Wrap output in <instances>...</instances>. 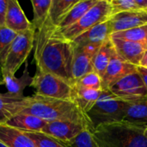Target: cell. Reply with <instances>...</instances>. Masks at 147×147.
<instances>
[{
  "mask_svg": "<svg viewBox=\"0 0 147 147\" xmlns=\"http://www.w3.org/2000/svg\"><path fill=\"white\" fill-rule=\"evenodd\" d=\"M97 2L98 0H79L68 12V14L64 17V19L60 22L58 28L59 29H64L75 24Z\"/></svg>",
  "mask_w": 147,
  "mask_h": 147,
  "instance_id": "22",
  "label": "cell"
},
{
  "mask_svg": "<svg viewBox=\"0 0 147 147\" xmlns=\"http://www.w3.org/2000/svg\"><path fill=\"white\" fill-rule=\"evenodd\" d=\"M3 84L7 89V93L9 95L23 99L25 96L23 95V91L26 87L30 86L33 78L30 76L28 71V63H25V67L21 78H17L15 75L10 74L6 71H2Z\"/></svg>",
  "mask_w": 147,
  "mask_h": 147,
  "instance_id": "16",
  "label": "cell"
},
{
  "mask_svg": "<svg viewBox=\"0 0 147 147\" xmlns=\"http://www.w3.org/2000/svg\"><path fill=\"white\" fill-rule=\"evenodd\" d=\"M138 71V66L121 59L115 54L109 62V65L102 78V90H108L112 85L121 78Z\"/></svg>",
  "mask_w": 147,
  "mask_h": 147,
  "instance_id": "11",
  "label": "cell"
},
{
  "mask_svg": "<svg viewBox=\"0 0 147 147\" xmlns=\"http://www.w3.org/2000/svg\"><path fill=\"white\" fill-rule=\"evenodd\" d=\"M2 84H1V83H0V85H2Z\"/></svg>",
  "mask_w": 147,
  "mask_h": 147,
  "instance_id": "39",
  "label": "cell"
},
{
  "mask_svg": "<svg viewBox=\"0 0 147 147\" xmlns=\"http://www.w3.org/2000/svg\"><path fill=\"white\" fill-rule=\"evenodd\" d=\"M115 54L116 52L114 44L111 40V37H109L102 44L99 50L93 58V71L102 78L109 65L110 60Z\"/></svg>",
  "mask_w": 147,
  "mask_h": 147,
  "instance_id": "20",
  "label": "cell"
},
{
  "mask_svg": "<svg viewBox=\"0 0 147 147\" xmlns=\"http://www.w3.org/2000/svg\"><path fill=\"white\" fill-rule=\"evenodd\" d=\"M79 0H52L48 17L53 24L59 26L60 22Z\"/></svg>",
  "mask_w": 147,
  "mask_h": 147,
  "instance_id": "24",
  "label": "cell"
},
{
  "mask_svg": "<svg viewBox=\"0 0 147 147\" xmlns=\"http://www.w3.org/2000/svg\"><path fill=\"white\" fill-rule=\"evenodd\" d=\"M34 59L37 69L56 75L70 84H74L72 60L74 44L66 39L49 19L35 29Z\"/></svg>",
  "mask_w": 147,
  "mask_h": 147,
  "instance_id": "1",
  "label": "cell"
},
{
  "mask_svg": "<svg viewBox=\"0 0 147 147\" xmlns=\"http://www.w3.org/2000/svg\"><path fill=\"white\" fill-rule=\"evenodd\" d=\"M139 66L147 69V51L145 53V54H144V56H143V58H142Z\"/></svg>",
  "mask_w": 147,
  "mask_h": 147,
  "instance_id": "35",
  "label": "cell"
},
{
  "mask_svg": "<svg viewBox=\"0 0 147 147\" xmlns=\"http://www.w3.org/2000/svg\"><path fill=\"white\" fill-rule=\"evenodd\" d=\"M73 84L77 86L90 90H102V78L94 71H91L81 78L76 80Z\"/></svg>",
  "mask_w": 147,
  "mask_h": 147,
  "instance_id": "28",
  "label": "cell"
},
{
  "mask_svg": "<svg viewBox=\"0 0 147 147\" xmlns=\"http://www.w3.org/2000/svg\"><path fill=\"white\" fill-rule=\"evenodd\" d=\"M22 99L9 93H0V125L5 124L14 115L20 113Z\"/></svg>",
  "mask_w": 147,
  "mask_h": 147,
  "instance_id": "23",
  "label": "cell"
},
{
  "mask_svg": "<svg viewBox=\"0 0 147 147\" xmlns=\"http://www.w3.org/2000/svg\"><path fill=\"white\" fill-rule=\"evenodd\" d=\"M138 71L141 75V78L143 79V82H144V84H145V85H146V87L147 89V73L146 71H144L143 69L141 67H140V66H138Z\"/></svg>",
  "mask_w": 147,
  "mask_h": 147,
  "instance_id": "34",
  "label": "cell"
},
{
  "mask_svg": "<svg viewBox=\"0 0 147 147\" xmlns=\"http://www.w3.org/2000/svg\"><path fill=\"white\" fill-rule=\"evenodd\" d=\"M128 102L117 97L109 90H102L93 108L86 114L93 130L101 125L124 121Z\"/></svg>",
  "mask_w": 147,
  "mask_h": 147,
  "instance_id": "4",
  "label": "cell"
},
{
  "mask_svg": "<svg viewBox=\"0 0 147 147\" xmlns=\"http://www.w3.org/2000/svg\"><path fill=\"white\" fill-rule=\"evenodd\" d=\"M116 54L124 61L136 66L140 63L147 51V43H140L111 37Z\"/></svg>",
  "mask_w": 147,
  "mask_h": 147,
  "instance_id": "12",
  "label": "cell"
},
{
  "mask_svg": "<svg viewBox=\"0 0 147 147\" xmlns=\"http://www.w3.org/2000/svg\"><path fill=\"white\" fill-rule=\"evenodd\" d=\"M67 147H99L95 141L90 130L85 129L75 139L68 143H65Z\"/></svg>",
  "mask_w": 147,
  "mask_h": 147,
  "instance_id": "30",
  "label": "cell"
},
{
  "mask_svg": "<svg viewBox=\"0 0 147 147\" xmlns=\"http://www.w3.org/2000/svg\"><path fill=\"white\" fill-rule=\"evenodd\" d=\"M51 3H52V0H32L31 1L33 12H34V18H33L32 23L35 29L40 28L48 18Z\"/></svg>",
  "mask_w": 147,
  "mask_h": 147,
  "instance_id": "25",
  "label": "cell"
},
{
  "mask_svg": "<svg viewBox=\"0 0 147 147\" xmlns=\"http://www.w3.org/2000/svg\"><path fill=\"white\" fill-rule=\"evenodd\" d=\"M111 12L112 9L109 0H98L78 22L66 28L59 30L66 39L72 41L94 26L109 20L111 17Z\"/></svg>",
  "mask_w": 147,
  "mask_h": 147,
  "instance_id": "6",
  "label": "cell"
},
{
  "mask_svg": "<svg viewBox=\"0 0 147 147\" xmlns=\"http://www.w3.org/2000/svg\"><path fill=\"white\" fill-rule=\"evenodd\" d=\"M113 34L147 25V11L130 10L112 16L109 18Z\"/></svg>",
  "mask_w": 147,
  "mask_h": 147,
  "instance_id": "13",
  "label": "cell"
},
{
  "mask_svg": "<svg viewBox=\"0 0 147 147\" xmlns=\"http://www.w3.org/2000/svg\"><path fill=\"white\" fill-rule=\"evenodd\" d=\"M20 113L34 115L47 122L76 121L85 125L90 132L93 131V127L87 115L71 100L47 97L34 93L22 100Z\"/></svg>",
  "mask_w": 147,
  "mask_h": 147,
  "instance_id": "2",
  "label": "cell"
},
{
  "mask_svg": "<svg viewBox=\"0 0 147 147\" xmlns=\"http://www.w3.org/2000/svg\"><path fill=\"white\" fill-rule=\"evenodd\" d=\"M102 90H85L77 86L71 85V100L78 107V109L85 115L93 108L95 103L99 99Z\"/></svg>",
  "mask_w": 147,
  "mask_h": 147,
  "instance_id": "19",
  "label": "cell"
},
{
  "mask_svg": "<svg viewBox=\"0 0 147 147\" xmlns=\"http://www.w3.org/2000/svg\"><path fill=\"white\" fill-rule=\"evenodd\" d=\"M5 26L17 34L34 28L33 23L27 18L19 2L16 0H8Z\"/></svg>",
  "mask_w": 147,
  "mask_h": 147,
  "instance_id": "14",
  "label": "cell"
},
{
  "mask_svg": "<svg viewBox=\"0 0 147 147\" xmlns=\"http://www.w3.org/2000/svg\"><path fill=\"white\" fill-rule=\"evenodd\" d=\"M101 46L102 44H89L85 46L74 45L72 60V77L74 82L93 71L92 60Z\"/></svg>",
  "mask_w": 147,
  "mask_h": 147,
  "instance_id": "9",
  "label": "cell"
},
{
  "mask_svg": "<svg viewBox=\"0 0 147 147\" xmlns=\"http://www.w3.org/2000/svg\"><path fill=\"white\" fill-rule=\"evenodd\" d=\"M34 37L35 28L17 34L9 48L4 63L1 68L2 71L15 75L22 65L26 63L28 57L32 52L34 45Z\"/></svg>",
  "mask_w": 147,
  "mask_h": 147,
  "instance_id": "5",
  "label": "cell"
},
{
  "mask_svg": "<svg viewBox=\"0 0 147 147\" xmlns=\"http://www.w3.org/2000/svg\"><path fill=\"white\" fill-rule=\"evenodd\" d=\"M0 83L3 84V76H2V71H1V66H0Z\"/></svg>",
  "mask_w": 147,
  "mask_h": 147,
  "instance_id": "36",
  "label": "cell"
},
{
  "mask_svg": "<svg viewBox=\"0 0 147 147\" xmlns=\"http://www.w3.org/2000/svg\"><path fill=\"white\" fill-rule=\"evenodd\" d=\"M147 127L121 121L101 125L91 134L99 147H147Z\"/></svg>",
  "mask_w": 147,
  "mask_h": 147,
  "instance_id": "3",
  "label": "cell"
},
{
  "mask_svg": "<svg viewBox=\"0 0 147 147\" xmlns=\"http://www.w3.org/2000/svg\"><path fill=\"white\" fill-rule=\"evenodd\" d=\"M146 136H147V130H146Z\"/></svg>",
  "mask_w": 147,
  "mask_h": 147,
  "instance_id": "40",
  "label": "cell"
},
{
  "mask_svg": "<svg viewBox=\"0 0 147 147\" xmlns=\"http://www.w3.org/2000/svg\"><path fill=\"white\" fill-rule=\"evenodd\" d=\"M111 37L121 39L125 40L147 43V25L139 27L136 28L129 29L127 31L117 32L111 34Z\"/></svg>",
  "mask_w": 147,
  "mask_h": 147,
  "instance_id": "26",
  "label": "cell"
},
{
  "mask_svg": "<svg viewBox=\"0 0 147 147\" xmlns=\"http://www.w3.org/2000/svg\"><path fill=\"white\" fill-rule=\"evenodd\" d=\"M141 68L143 69V71H146V72L147 73V69H146V68H143V67H141Z\"/></svg>",
  "mask_w": 147,
  "mask_h": 147,
  "instance_id": "38",
  "label": "cell"
},
{
  "mask_svg": "<svg viewBox=\"0 0 147 147\" xmlns=\"http://www.w3.org/2000/svg\"><path fill=\"white\" fill-rule=\"evenodd\" d=\"M126 102L128 107L124 121L147 127V96Z\"/></svg>",
  "mask_w": 147,
  "mask_h": 147,
  "instance_id": "21",
  "label": "cell"
},
{
  "mask_svg": "<svg viewBox=\"0 0 147 147\" xmlns=\"http://www.w3.org/2000/svg\"><path fill=\"white\" fill-rule=\"evenodd\" d=\"M48 122L29 114L20 113L14 115L5 124L24 133L41 132Z\"/></svg>",
  "mask_w": 147,
  "mask_h": 147,
  "instance_id": "18",
  "label": "cell"
},
{
  "mask_svg": "<svg viewBox=\"0 0 147 147\" xmlns=\"http://www.w3.org/2000/svg\"><path fill=\"white\" fill-rule=\"evenodd\" d=\"M0 141L8 147H37L24 132L7 124L0 125Z\"/></svg>",
  "mask_w": 147,
  "mask_h": 147,
  "instance_id": "17",
  "label": "cell"
},
{
  "mask_svg": "<svg viewBox=\"0 0 147 147\" xmlns=\"http://www.w3.org/2000/svg\"><path fill=\"white\" fill-rule=\"evenodd\" d=\"M146 11H147V9H146Z\"/></svg>",
  "mask_w": 147,
  "mask_h": 147,
  "instance_id": "41",
  "label": "cell"
},
{
  "mask_svg": "<svg viewBox=\"0 0 147 147\" xmlns=\"http://www.w3.org/2000/svg\"><path fill=\"white\" fill-rule=\"evenodd\" d=\"M85 129H88L87 127L79 122L71 121H59L48 122L42 129L41 133L63 143H68Z\"/></svg>",
  "mask_w": 147,
  "mask_h": 147,
  "instance_id": "10",
  "label": "cell"
},
{
  "mask_svg": "<svg viewBox=\"0 0 147 147\" xmlns=\"http://www.w3.org/2000/svg\"><path fill=\"white\" fill-rule=\"evenodd\" d=\"M25 134L36 144L37 147H67L65 143L53 137H50L41 132Z\"/></svg>",
  "mask_w": 147,
  "mask_h": 147,
  "instance_id": "29",
  "label": "cell"
},
{
  "mask_svg": "<svg viewBox=\"0 0 147 147\" xmlns=\"http://www.w3.org/2000/svg\"><path fill=\"white\" fill-rule=\"evenodd\" d=\"M30 86L35 90V94L37 95L62 100H71V84L52 73L37 69Z\"/></svg>",
  "mask_w": 147,
  "mask_h": 147,
  "instance_id": "7",
  "label": "cell"
},
{
  "mask_svg": "<svg viewBox=\"0 0 147 147\" xmlns=\"http://www.w3.org/2000/svg\"><path fill=\"white\" fill-rule=\"evenodd\" d=\"M111 4V16L121 12L130 10H140L135 0H109Z\"/></svg>",
  "mask_w": 147,
  "mask_h": 147,
  "instance_id": "31",
  "label": "cell"
},
{
  "mask_svg": "<svg viewBox=\"0 0 147 147\" xmlns=\"http://www.w3.org/2000/svg\"><path fill=\"white\" fill-rule=\"evenodd\" d=\"M17 33L6 26L0 27V66L2 68L9 48L16 37Z\"/></svg>",
  "mask_w": 147,
  "mask_h": 147,
  "instance_id": "27",
  "label": "cell"
},
{
  "mask_svg": "<svg viewBox=\"0 0 147 147\" xmlns=\"http://www.w3.org/2000/svg\"><path fill=\"white\" fill-rule=\"evenodd\" d=\"M136 3L140 10H146L147 9V0H135Z\"/></svg>",
  "mask_w": 147,
  "mask_h": 147,
  "instance_id": "33",
  "label": "cell"
},
{
  "mask_svg": "<svg viewBox=\"0 0 147 147\" xmlns=\"http://www.w3.org/2000/svg\"><path fill=\"white\" fill-rule=\"evenodd\" d=\"M113 34L112 27L109 19L101 22L89 30L85 31L74 40L73 44L76 46H85L89 44H102L107 39L111 37Z\"/></svg>",
  "mask_w": 147,
  "mask_h": 147,
  "instance_id": "15",
  "label": "cell"
},
{
  "mask_svg": "<svg viewBox=\"0 0 147 147\" xmlns=\"http://www.w3.org/2000/svg\"><path fill=\"white\" fill-rule=\"evenodd\" d=\"M0 147H8V146H6L3 142H1V141H0Z\"/></svg>",
  "mask_w": 147,
  "mask_h": 147,
  "instance_id": "37",
  "label": "cell"
},
{
  "mask_svg": "<svg viewBox=\"0 0 147 147\" xmlns=\"http://www.w3.org/2000/svg\"><path fill=\"white\" fill-rule=\"evenodd\" d=\"M109 90L124 101L147 96V89L139 71L121 78Z\"/></svg>",
  "mask_w": 147,
  "mask_h": 147,
  "instance_id": "8",
  "label": "cell"
},
{
  "mask_svg": "<svg viewBox=\"0 0 147 147\" xmlns=\"http://www.w3.org/2000/svg\"><path fill=\"white\" fill-rule=\"evenodd\" d=\"M8 9V0H0V27L5 26Z\"/></svg>",
  "mask_w": 147,
  "mask_h": 147,
  "instance_id": "32",
  "label": "cell"
}]
</instances>
